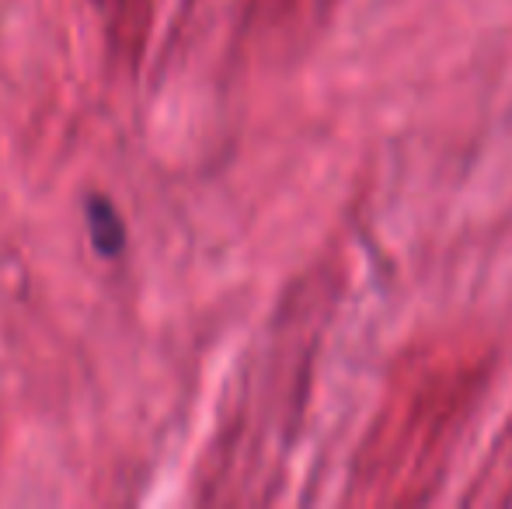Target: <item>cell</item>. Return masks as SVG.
<instances>
[{"mask_svg":"<svg viewBox=\"0 0 512 509\" xmlns=\"http://www.w3.org/2000/svg\"><path fill=\"white\" fill-rule=\"evenodd\" d=\"M84 217H88V231H91V245L98 255L115 258L126 248V220L115 210L112 199L105 196H88L84 203Z\"/></svg>","mask_w":512,"mask_h":509,"instance_id":"1","label":"cell"}]
</instances>
